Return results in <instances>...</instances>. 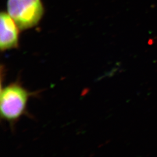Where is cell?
Segmentation results:
<instances>
[{"label":"cell","instance_id":"cell-1","mask_svg":"<svg viewBox=\"0 0 157 157\" xmlns=\"http://www.w3.org/2000/svg\"><path fill=\"white\" fill-rule=\"evenodd\" d=\"M33 93L19 83H12L1 88L0 115L1 119L10 124H15L27 111L29 100Z\"/></svg>","mask_w":157,"mask_h":157},{"label":"cell","instance_id":"cell-2","mask_svg":"<svg viewBox=\"0 0 157 157\" xmlns=\"http://www.w3.org/2000/svg\"><path fill=\"white\" fill-rule=\"evenodd\" d=\"M6 10L21 30L36 26L44 13L41 0H7Z\"/></svg>","mask_w":157,"mask_h":157},{"label":"cell","instance_id":"cell-3","mask_svg":"<svg viewBox=\"0 0 157 157\" xmlns=\"http://www.w3.org/2000/svg\"><path fill=\"white\" fill-rule=\"evenodd\" d=\"M21 29L7 12L0 15V50L1 52L17 49Z\"/></svg>","mask_w":157,"mask_h":157}]
</instances>
